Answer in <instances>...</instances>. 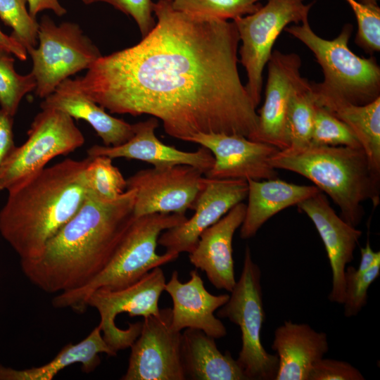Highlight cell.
Segmentation results:
<instances>
[{"label":"cell","instance_id":"obj_1","mask_svg":"<svg viewBox=\"0 0 380 380\" xmlns=\"http://www.w3.org/2000/svg\"><path fill=\"white\" fill-rule=\"evenodd\" d=\"M171 2H153L157 23L138 44L61 84L111 113L159 119L179 140L198 133L251 139L258 115L239 77L235 24L176 11Z\"/></svg>","mask_w":380,"mask_h":380},{"label":"cell","instance_id":"obj_2","mask_svg":"<svg viewBox=\"0 0 380 380\" xmlns=\"http://www.w3.org/2000/svg\"><path fill=\"white\" fill-rule=\"evenodd\" d=\"M135 191L115 200L91 191L75 215L46 243L39 258L20 261L25 277L47 293L79 289L107 265L135 218Z\"/></svg>","mask_w":380,"mask_h":380},{"label":"cell","instance_id":"obj_3","mask_svg":"<svg viewBox=\"0 0 380 380\" xmlns=\"http://www.w3.org/2000/svg\"><path fill=\"white\" fill-rule=\"evenodd\" d=\"M90 157L67 158L8 189L0 210V234L20 258L37 259L78 211L89 191Z\"/></svg>","mask_w":380,"mask_h":380},{"label":"cell","instance_id":"obj_4","mask_svg":"<svg viewBox=\"0 0 380 380\" xmlns=\"http://www.w3.org/2000/svg\"><path fill=\"white\" fill-rule=\"evenodd\" d=\"M274 169L300 175L327 194L340 208L341 217L356 227L365 214L362 203L380 201V175L374 172L361 147L310 144L279 150L270 160Z\"/></svg>","mask_w":380,"mask_h":380},{"label":"cell","instance_id":"obj_5","mask_svg":"<svg viewBox=\"0 0 380 380\" xmlns=\"http://www.w3.org/2000/svg\"><path fill=\"white\" fill-rule=\"evenodd\" d=\"M284 30L312 52L322 69L324 80L311 82L317 105L331 110L343 104H367L380 97V67L375 58H362L350 50L352 25H345L331 40L318 36L308 18Z\"/></svg>","mask_w":380,"mask_h":380},{"label":"cell","instance_id":"obj_6","mask_svg":"<svg viewBox=\"0 0 380 380\" xmlns=\"http://www.w3.org/2000/svg\"><path fill=\"white\" fill-rule=\"evenodd\" d=\"M186 219L184 214L177 213H152L135 217L105 268L87 284L57 293L52 299V305L82 313L87 309V300L94 291L127 286L153 269L175 260L179 254L156 253L158 240L162 232Z\"/></svg>","mask_w":380,"mask_h":380},{"label":"cell","instance_id":"obj_7","mask_svg":"<svg viewBox=\"0 0 380 380\" xmlns=\"http://www.w3.org/2000/svg\"><path fill=\"white\" fill-rule=\"evenodd\" d=\"M261 270L246 246L243 268L227 303L217 315L239 326L241 348L236 361L248 380L275 379L279 359L268 353L261 342L260 332L265 320L262 300Z\"/></svg>","mask_w":380,"mask_h":380},{"label":"cell","instance_id":"obj_8","mask_svg":"<svg viewBox=\"0 0 380 380\" xmlns=\"http://www.w3.org/2000/svg\"><path fill=\"white\" fill-rule=\"evenodd\" d=\"M28 138L15 146L0 168V191L37 175L53 158L81 147L84 137L73 118L56 108H43L34 118Z\"/></svg>","mask_w":380,"mask_h":380},{"label":"cell","instance_id":"obj_9","mask_svg":"<svg viewBox=\"0 0 380 380\" xmlns=\"http://www.w3.org/2000/svg\"><path fill=\"white\" fill-rule=\"evenodd\" d=\"M37 49L32 48L35 94L44 99L69 76L88 69L102 55L80 26L66 22L56 25L47 15L39 23Z\"/></svg>","mask_w":380,"mask_h":380},{"label":"cell","instance_id":"obj_10","mask_svg":"<svg viewBox=\"0 0 380 380\" xmlns=\"http://www.w3.org/2000/svg\"><path fill=\"white\" fill-rule=\"evenodd\" d=\"M314 2L304 0H268L257 11L233 20L242 44L240 62L247 75L246 90L255 107L260 101L262 72L277 39L291 23L308 18Z\"/></svg>","mask_w":380,"mask_h":380},{"label":"cell","instance_id":"obj_11","mask_svg":"<svg viewBox=\"0 0 380 380\" xmlns=\"http://www.w3.org/2000/svg\"><path fill=\"white\" fill-rule=\"evenodd\" d=\"M165 284L163 270L158 267L127 286L99 289L89 296L87 307L98 311L103 338L115 353L118 354V351L129 348L139 335L142 326V322H137L129 323L127 329H120L115 324L116 317L122 312L144 318L158 315L160 310L158 301Z\"/></svg>","mask_w":380,"mask_h":380},{"label":"cell","instance_id":"obj_12","mask_svg":"<svg viewBox=\"0 0 380 380\" xmlns=\"http://www.w3.org/2000/svg\"><path fill=\"white\" fill-rule=\"evenodd\" d=\"M203 173L188 165L141 170L126 179L135 191V217L152 213L184 214L193 210L205 186Z\"/></svg>","mask_w":380,"mask_h":380},{"label":"cell","instance_id":"obj_13","mask_svg":"<svg viewBox=\"0 0 380 380\" xmlns=\"http://www.w3.org/2000/svg\"><path fill=\"white\" fill-rule=\"evenodd\" d=\"M171 308L144 318L132 343L122 380H185L182 360V332L171 324Z\"/></svg>","mask_w":380,"mask_h":380},{"label":"cell","instance_id":"obj_14","mask_svg":"<svg viewBox=\"0 0 380 380\" xmlns=\"http://www.w3.org/2000/svg\"><path fill=\"white\" fill-rule=\"evenodd\" d=\"M186 141L200 144L213 153L215 161L204 174L207 178L264 180L277 177L269 160L279 149L271 144L224 133H198Z\"/></svg>","mask_w":380,"mask_h":380},{"label":"cell","instance_id":"obj_15","mask_svg":"<svg viewBox=\"0 0 380 380\" xmlns=\"http://www.w3.org/2000/svg\"><path fill=\"white\" fill-rule=\"evenodd\" d=\"M248 189L245 179L205 177V186L193 208L195 210L193 216L165 230L160 234L158 243L168 252L191 253L201 233L242 202L247 197Z\"/></svg>","mask_w":380,"mask_h":380},{"label":"cell","instance_id":"obj_16","mask_svg":"<svg viewBox=\"0 0 380 380\" xmlns=\"http://www.w3.org/2000/svg\"><path fill=\"white\" fill-rule=\"evenodd\" d=\"M265 101L258 113L257 131L251 140L288 148L286 120L292 91L301 78L300 57L295 53L274 51L267 62Z\"/></svg>","mask_w":380,"mask_h":380},{"label":"cell","instance_id":"obj_17","mask_svg":"<svg viewBox=\"0 0 380 380\" xmlns=\"http://www.w3.org/2000/svg\"><path fill=\"white\" fill-rule=\"evenodd\" d=\"M296 205L313 222L324 245L332 274L329 299L342 305L346 265L353 260L362 232L338 216L322 191Z\"/></svg>","mask_w":380,"mask_h":380},{"label":"cell","instance_id":"obj_18","mask_svg":"<svg viewBox=\"0 0 380 380\" xmlns=\"http://www.w3.org/2000/svg\"><path fill=\"white\" fill-rule=\"evenodd\" d=\"M132 126L134 135L129 140L116 146L94 145L87 151L88 157L104 156L112 159H135L150 163L155 167L188 165L196 167L203 174L214 163L213 153L203 146L196 151H184L160 141L155 134L158 121L154 117Z\"/></svg>","mask_w":380,"mask_h":380},{"label":"cell","instance_id":"obj_19","mask_svg":"<svg viewBox=\"0 0 380 380\" xmlns=\"http://www.w3.org/2000/svg\"><path fill=\"white\" fill-rule=\"evenodd\" d=\"M165 291L172 301L171 324L175 331L199 329L215 339L227 335L225 326L214 313L227 303L229 295H213L208 291L197 269L190 272V279L184 283L180 281L177 271L172 272Z\"/></svg>","mask_w":380,"mask_h":380},{"label":"cell","instance_id":"obj_20","mask_svg":"<svg viewBox=\"0 0 380 380\" xmlns=\"http://www.w3.org/2000/svg\"><path fill=\"white\" fill-rule=\"evenodd\" d=\"M246 205L241 202L200 235L198 243L189 253L190 262L204 272L212 285L230 292L236 284L232 240L241 227Z\"/></svg>","mask_w":380,"mask_h":380},{"label":"cell","instance_id":"obj_21","mask_svg":"<svg viewBox=\"0 0 380 380\" xmlns=\"http://www.w3.org/2000/svg\"><path fill=\"white\" fill-rule=\"evenodd\" d=\"M272 349L279 359L274 380H308L313 365L329 350L326 333L309 324L285 321L274 336Z\"/></svg>","mask_w":380,"mask_h":380},{"label":"cell","instance_id":"obj_22","mask_svg":"<svg viewBox=\"0 0 380 380\" xmlns=\"http://www.w3.org/2000/svg\"><path fill=\"white\" fill-rule=\"evenodd\" d=\"M246 181L248 204L240 229V236L243 239L255 236L261 227L280 211L321 191L315 185H298L277 177Z\"/></svg>","mask_w":380,"mask_h":380},{"label":"cell","instance_id":"obj_23","mask_svg":"<svg viewBox=\"0 0 380 380\" xmlns=\"http://www.w3.org/2000/svg\"><path fill=\"white\" fill-rule=\"evenodd\" d=\"M215 339L203 331L187 328L182 333V360L186 379L248 380L229 352L222 353Z\"/></svg>","mask_w":380,"mask_h":380},{"label":"cell","instance_id":"obj_24","mask_svg":"<svg viewBox=\"0 0 380 380\" xmlns=\"http://www.w3.org/2000/svg\"><path fill=\"white\" fill-rule=\"evenodd\" d=\"M40 106L42 109L56 108L72 118L85 120L96 131L104 146L121 145L134 135L132 125L110 115L94 101L61 84L44 98Z\"/></svg>","mask_w":380,"mask_h":380},{"label":"cell","instance_id":"obj_25","mask_svg":"<svg viewBox=\"0 0 380 380\" xmlns=\"http://www.w3.org/2000/svg\"><path fill=\"white\" fill-rule=\"evenodd\" d=\"M116 356L103 338L99 325L82 341L69 343L49 362L25 369L0 365V380H51L61 370L73 364H80L84 373H91L101 363L100 354Z\"/></svg>","mask_w":380,"mask_h":380},{"label":"cell","instance_id":"obj_26","mask_svg":"<svg viewBox=\"0 0 380 380\" xmlns=\"http://www.w3.org/2000/svg\"><path fill=\"white\" fill-rule=\"evenodd\" d=\"M329 111L353 131L372 170L380 175V97L367 104H343Z\"/></svg>","mask_w":380,"mask_h":380},{"label":"cell","instance_id":"obj_27","mask_svg":"<svg viewBox=\"0 0 380 380\" xmlns=\"http://www.w3.org/2000/svg\"><path fill=\"white\" fill-rule=\"evenodd\" d=\"M316 102L311 82L301 77L290 96L286 134L288 148H302L310 144Z\"/></svg>","mask_w":380,"mask_h":380},{"label":"cell","instance_id":"obj_28","mask_svg":"<svg viewBox=\"0 0 380 380\" xmlns=\"http://www.w3.org/2000/svg\"><path fill=\"white\" fill-rule=\"evenodd\" d=\"M11 55L0 46V106L14 117L23 97L35 89L36 82L31 72L21 75L15 71Z\"/></svg>","mask_w":380,"mask_h":380},{"label":"cell","instance_id":"obj_29","mask_svg":"<svg viewBox=\"0 0 380 380\" xmlns=\"http://www.w3.org/2000/svg\"><path fill=\"white\" fill-rule=\"evenodd\" d=\"M260 0H172L178 11L198 16L233 20L257 11Z\"/></svg>","mask_w":380,"mask_h":380},{"label":"cell","instance_id":"obj_30","mask_svg":"<svg viewBox=\"0 0 380 380\" xmlns=\"http://www.w3.org/2000/svg\"><path fill=\"white\" fill-rule=\"evenodd\" d=\"M87 175L89 191L103 199L115 200L127 190L126 179L109 157H90Z\"/></svg>","mask_w":380,"mask_h":380},{"label":"cell","instance_id":"obj_31","mask_svg":"<svg viewBox=\"0 0 380 380\" xmlns=\"http://www.w3.org/2000/svg\"><path fill=\"white\" fill-rule=\"evenodd\" d=\"M310 144L361 147L357 137L345 122L317 103Z\"/></svg>","mask_w":380,"mask_h":380},{"label":"cell","instance_id":"obj_32","mask_svg":"<svg viewBox=\"0 0 380 380\" xmlns=\"http://www.w3.org/2000/svg\"><path fill=\"white\" fill-rule=\"evenodd\" d=\"M27 0H0V18L13 29L11 34L28 51L35 48L39 23L26 8Z\"/></svg>","mask_w":380,"mask_h":380},{"label":"cell","instance_id":"obj_33","mask_svg":"<svg viewBox=\"0 0 380 380\" xmlns=\"http://www.w3.org/2000/svg\"><path fill=\"white\" fill-rule=\"evenodd\" d=\"M380 274V258L365 272L350 266L345 271L344 316H356L367 305L368 289Z\"/></svg>","mask_w":380,"mask_h":380},{"label":"cell","instance_id":"obj_34","mask_svg":"<svg viewBox=\"0 0 380 380\" xmlns=\"http://www.w3.org/2000/svg\"><path fill=\"white\" fill-rule=\"evenodd\" d=\"M351 7L357 23L355 43L366 53L373 54L380 50V8L378 5L363 4L356 0H346Z\"/></svg>","mask_w":380,"mask_h":380},{"label":"cell","instance_id":"obj_35","mask_svg":"<svg viewBox=\"0 0 380 380\" xmlns=\"http://www.w3.org/2000/svg\"><path fill=\"white\" fill-rule=\"evenodd\" d=\"M85 4L96 2L108 3L136 21L142 37L146 35L156 23L152 15L153 2L151 0H82Z\"/></svg>","mask_w":380,"mask_h":380},{"label":"cell","instance_id":"obj_36","mask_svg":"<svg viewBox=\"0 0 380 380\" xmlns=\"http://www.w3.org/2000/svg\"><path fill=\"white\" fill-rule=\"evenodd\" d=\"M361 372L348 362L322 358L312 367L308 380H364Z\"/></svg>","mask_w":380,"mask_h":380},{"label":"cell","instance_id":"obj_37","mask_svg":"<svg viewBox=\"0 0 380 380\" xmlns=\"http://www.w3.org/2000/svg\"><path fill=\"white\" fill-rule=\"evenodd\" d=\"M13 124V117L0 108V168L15 146Z\"/></svg>","mask_w":380,"mask_h":380},{"label":"cell","instance_id":"obj_38","mask_svg":"<svg viewBox=\"0 0 380 380\" xmlns=\"http://www.w3.org/2000/svg\"><path fill=\"white\" fill-rule=\"evenodd\" d=\"M29 13L35 18L37 14L45 9L53 11L58 16H62L66 13V10L58 0H27Z\"/></svg>","mask_w":380,"mask_h":380},{"label":"cell","instance_id":"obj_39","mask_svg":"<svg viewBox=\"0 0 380 380\" xmlns=\"http://www.w3.org/2000/svg\"><path fill=\"white\" fill-rule=\"evenodd\" d=\"M0 46L11 54L15 56L20 61H26L27 58V50L11 35L4 34L0 29Z\"/></svg>","mask_w":380,"mask_h":380},{"label":"cell","instance_id":"obj_40","mask_svg":"<svg viewBox=\"0 0 380 380\" xmlns=\"http://www.w3.org/2000/svg\"><path fill=\"white\" fill-rule=\"evenodd\" d=\"M361 259L358 267V272H365L370 268L376 260L380 258V252L374 251L370 246L369 240L365 247L360 248Z\"/></svg>","mask_w":380,"mask_h":380},{"label":"cell","instance_id":"obj_41","mask_svg":"<svg viewBox=\"0 0 380 380\" xmlns=\"http://www.w3.org/2000/svg\"><path fill=\"white\" fill-rule=\"evenodd\" d=\"M357 1L363 4L377 5V0H357Z\"/></svg>","mask_w":380,"mask_h":380}]
</instances>
